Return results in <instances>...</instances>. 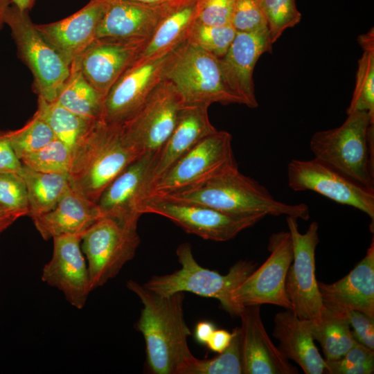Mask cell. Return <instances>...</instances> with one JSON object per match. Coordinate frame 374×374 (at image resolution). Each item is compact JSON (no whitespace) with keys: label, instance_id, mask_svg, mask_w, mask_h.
Returning a JSON list of instances; mask_svg holds the SVG:
<instances>
[{"label":"cell","instance_id":"40","mask_svg":"<svg viewBox=\"0 0 374 374\" xmlns=\"http://www.w3.org/2000/svg\"><path fill=\"white\" fill-rule=\"evenodd\" d=\"M231 26L239 33L267 31V21L260 0H235Z\"/></svg>","mask_w":374,"mask_h":374},{"label":"cell","instance_id":"9","mask_svg":"<svg viewBox=\"0 0 374 374\" xmlns=\"http://www.w3.org/2000/svg\"><path fill=\"white\" fill-rule=\"evenodd\" d=\"M235 167L238 164L232 136L217 130L200 140L155 179L145 197L166 195Z\"/></svg>","mask_w":374,"mask_h":374},{"label":"cell","instance_id":"11","mask_svg":"<svg viewBox=\"0 0 374 374\" xmlns=\"http://www.w3.org/2000/svg\"><path fill=\"white\" fill-rule=\"evenodd\" d=\"M293 247V260L286 277L285 290L292 312L301 319L319 323L325 306L315 275V251L319 242V225L312 222L305 233L297 219L287 216Z\"/></svg>","mask_w":374,"mask_h":374},{"label":"cell","instance_id":"21","mask_svg":"<svg viewBox=\"0 0 374 374\" xmlns=\"http://www.w3.org/2000/svg\"><path fill=\"white\" fill-rule=\"evenodd\" d=\"M268 30L262 33H239L221 58L220 65L229 89L250 108L258 107L253 72L255 65L264 53H271Z\"/></svg>","mask_w":374,"mask_h":374},{"label":"cell","instance_id":"23","mask_svg":"<svg viewBox=\"0 0 374 374\" xmlns=\"http://www.w3.org/2000/svg\"><path fill=\"white\" fill-rule=\"evenodd\" d=\"M326 308H347L374 317V239L365 256L344 277L331 283L318 282Z\"/></svg>","mask_w":374,"mask_h":374},{"label":"cell","instance_id":"18","mask_svg":"<svg viewBox=\"0 0 374 374\" xmlns=\"http://www.w3.org/2000/svg\"><path fill=\"white\" fill-rule=\"evenodd\" d=\"M157 153L148 152L140 156L105 188L97 202L103 217L138 224L141 215L139 204L146 195Z\"/></svg>","mask_w":374,"mask_h":374},{"label":"cell","instance_id":"33","mask_svg":"<svg viewBox=\"0 0 374 374\" xmlns=\"http://www.w3.org/2000/svg\"><path fill=\"white\" fill-rule=\"evenodd\" d=\"M229 346L218 355L199 359L193 357L179 374H242L244 373L242 332L240 327L233 330Z\"/></svg>","mask_w":374,"mask_h":374},{"label":"cell","instance_id":"38","mask_svg":"<svg viewBox=\"0 0 374 374\" xmlns=\"http://www.w3.org/2000/svg\"><path fill=\"white\" fill-rule=\"evenodd\" d=\"M0 206L17 218L28 216L27 189L19 173L0 172Z\"/></svg>","mask_w":374,"mask_h":374},{"label":"cell","instance_id":"14","mask_svg":"<svg viewBox=\"0 0 374 374\" xmlns=\"http://www.w3.org/2000/svg\"><path fill=\"white\" fill-rule=\"evenodd\" d=\"M288 186L294 191L310 190L338 204L366 213L373 222L374 190L314 158L292 159L287 164Z\"/></svg>","mask_w":374,"mask_h":374},{"label":"cell","instance_id":"26","mask_svg":"<svg viewBox=\"0 0 374 374\" xmlns=\"http://www.w3.org/2000/svg\"><path fill=\"white\" fill-rule=\"evenodd\" d=\"M273 336L279 341L283 356L295 362L306 374H322L326 361L314 344L308 320L299 319L292 311L278 313L274 318Z\"/></svg>","mask_w":374,"mask_h":374},{"label":"cell","instance_id":"8","mask_svg":"<svg viewBox=\"0 0 374 374\" xmlns=\"http://www.w3.org/2000/svg\"><path fill=\"white\" fill-rule=\"evenodd\" d=\"M137 225L104 216L82 234L91 291L115 278L134 257L141 241Z\"/></svg>","mask_w":374,"mask_h":374},{"label":"cell","instance_id":"20","mask_svg":"<svg viewBox=\"0 0 374 374\" xmlns=\"http://www.w3.org/2000/svg\"><path fill=\"white\" fill-rule=\"evenodd\" d=\"M181 1L148 5L128 0H109L98 26L96 38L148 40L162 19Z\"/></svg>","mask_w":374,"mask_h":374},{"label":"cell","instance_id":"2","mask_svg":"<svg viewBox=\"0 0 374 374\" xmlns=\"http://www.w3.org/2000/svg\"><path fill=\"white\" fill-rule=\"evenodd\" d=\"M162 197L193 203L238 215H286L308 220L305 203L290 204L276 199L264 186L235 167Z\"/></svg>","mask_w":374,"mask_h":374},{"label":"cell","instance_id":"48","mask_svg":"<svg viewBox=\"0 0 374 374\" xmlns=\"http://www.w3.org/2000/svg\"><path fill=\"white\" fill-rule=\"evenodd\" d=\"M11 4V0H0V30L6 25V15Z\"/></svg>","mask_w":374,"mask_h":374},{"label":"cell","instance_id":"25","mask_svg":"<svg viewBox=\"0 0 374 374\" xmlns=\"http://www.w3.org/2000/svg\"><path fill=\"white\" fill-rule=\"evenodd\" d=\"M103 215L97 203L71 189L49 212L33 220L43 239L69 235H82Z\"/></svg>","mask_w":374,"mask_h":374},{"label":"cell","instance_id":"45","mask_svg":"<svg viewBox=\"0 0 374 374\" xmlns=\"http://www.w3.org/2000/svg\"><path fill=\"white\" fill-rule=\"evenodd\" d=\"M215 330V326L212 322L208 321H200L195 326V338L198 343L206 345Z\"/></svg>","mask_w":374,"mask_h":374},{"label":"cell","instance_id":"1","mask_svg":"<svg viewBox=\"0 0 374 374\" xmlns=\"http://www.w3.org/2000/svg\"><path fill=\"white\" fill-rule=\"evenodd\" d=\"M127 287L143 304L135 328L145 339L149 368L156 374H179L194 357L188 345L191 332L184 317V292L161 296L133 280Z\"/></svg>","mask_w":374,"mask_h":374},{"label":"cell","instance_id":"49","mask_svg":"<svg viewBox=\"0 0 374 374\" xmlns=\"http://www.w3.org/2000/svg\"><path fill=\"white\" fill-rule=\"evenodd\" d=\"M136 3L148 4V5H160L168 3L175 0H128Z\"/></svg>","mask_w":374,"mask_h":374},{"label":"cell","instance_id":"42","mask_svg":"<svg viewBox=\"0 0 374 374\" xmlns=\"http://www.w3.org/2000/svg\"><path fill=\"white\" fill-rule=\"evenodd\" d=\"M332 309L339 310L344 313L353 328V336L357 342L374 350V317L351 309Z\"/></svg>","mask_w":374,"mask_h":374},{"label":"cell","instance_id":"31","mask_svg":"<svg viewBox=\"0 0 374 374\" xmlns=\"http://www.w3.org/2000/svg\"><path fill=\"white\" fill-rule=\"evenodd\" d=\"M35 113L49 125L55 138L71 150L72 155L97 121L78 115L56 102H46L40 98Z\"/></svg>","mask_w":374,"mask_h":374},{"label":"cell","instance_id":"36","mask_svg":"<svg viewBox=\"0 0 374 374\" xmlns=\"http://www.w3.org/2000/svg\"><path fill=\"white\" fill-rule=\"evenodd\" d=\"M260 4L267 21L268 42L272 48L285 29L300 22L301 14L296 0H260Z\"/></svg>","mask_w":374,"mask_h":374},{"label":"cell","instance_id":"4","mask_svg":"<svg viewBox=\"0 0 374 374\" xmlns=\"http://www.w3.org/2000/svg\"><path fill=\"white\" fill-rule=\"evenodd\" d=\"M310 149L314 158L374 190V119L367 112L348 113L340 126L316 132Z\"/></svg>","mask_w":374,"mask_h":374},{"label":"cell","instance_id":"12","mask_svg":"<svg viewBox=\"0 0 374 374\" xmlns=\"http://www.w3.org/2000/svg\"><path fill=\"white\" fill-rule=\"evenodd\" d=\"M184 105L173 84L163 80L142 107L121 125L125 139L141 155L157 152L173 131Z\"/></svg>","mask_w":374,"mask_h":374},{"label":"cell","instance_id":"17","mask_svg":"<svg viewBox=\"0 0 374 374\" xmlns=\"http://www.w3.org/2000/svg\"><path fill=\"white\" fill-rule=\"evenodd\" d=\"M147 42L96 38L72 63L105 98L110 89L139 57Z\"/></svg>","mask_w":374,"mask_h":374},{"label":"cell","instance_id":"35","mask_svg":"<svg viewBox=\"0 0 374 374\" xmlns=\"http://www.w3.org/2000/svg\"><path fill=\"white\" fill-rule=\"evenodd\" d=\"M72 159L71 150L56 139L42 149L23 157L20 161L23 165L37 172L69 175Z\"/></svg>","mask_w":374,"mask_h":374},{"label":"cell","instance_id":"37","mask_svg":"<svg viewBox=\"0 0 374 374\" xmlns=\"http://www.w3.org/2000/svg\"><path fill=\"white\" fill-rule=\"evenodd\" d=\"M236 33L231 25L208 26L195 22L187 40L221 58L226 54Z\"/></svg>","mask_w":374,"mask_h":374},{"label":"cell","instance_id":"16","mask_svg":"<svg viewBox=\"0 0 374 374\" xmlns=\"http://www.w3.org/2000/svg\"><path fill=\"white\" fill-rule=\"evenodd\" d=\"M80 234L57 236L51 260L44 266L42 280L61 291L66 300L80 310L91 292L87 264L82 252Z\"/></svg>","mask_w":374,"mask_h":374},{"label":"cell","instance_id":"7","mask_svg":"<svg viewBox=\"0 0 374 374\" xmlns=\"http://www.w3.org/2000/svg\"><path fill=\"white\" fill-rule=\"evenodd\" d=\"M28 13L11 4L5 24L10 29L19 58L33 75V87L38 98L55 102L69 75L70 66L41 35Z\"/></svg>","mask_w":374,"mask_h":374},{"label":"cell","instance_id":"34","mask_svg":"<svg viewBox=\"0 0 374 374\" xmlns=\"http://www.w3.org/2000/svg\"><path fill=\"white\" fill-rule=\"evenodd\" d=\"M8 135L19 160L56 139L49 125L37 113L21 128L8 130Z\"/></svg>","mask_w":374,"mask_h":374},{"label":"cell","instance_id":"44","mask_svg":"<svg viewBox=\"0 0 374 374\" xmlns=\"http://www.w3.org/2000/svg\"><path fill=\"white\" fill-rule=\"evenodd\" d=\"M233 335V332H229L225 330L215 329L208 339L206 346L211 350L220 353L229 346Z\"/></svg>","mask_w":374,"mask_h":374},{"label":"cell","instance_id":"29","mask_svg":"<svg viewBox=\"0 0 374 374\" xmlns=\"http://www.w3.org/2000/svg\"><path fill=\"white\" fill-rule=\"evenodd\" d=\"M105 100L72 63L55 102L78 115L98 121L104 118Z\"/></svg>","mask_w":374,"mask_h":374},{"label":"cell","instance_id":"6","mask_svg":"<svg viewBox=\"0 0 374 374\" xmlns=\"http://www.w3.org/2000/svg\"><path fill=\"white\" fill-rule=\"evenodd\" d=\"M165 79L176 87L185 105L242 104L226 84L220 58L187 39L172 51Z\"/></svg>","mask_w":374,"mask_h":374},{"label":"cell","instance_id":"19","mask_svg":"<svg viewBox=\"0 0 374 374\" xmlns=\"http://www.w3.org/2000/svg\"><path fill=\"white\" fill-rule=\"evenodd\" d=\"M109 0H90L61 20L35 24L44 39L70 66L96 39V30Z\"/></svg>","mask_w":374,"mask_h":374},{"label":"cell","instance_id":"28","mask_svg":"<svg viewBox=\"0 0 374 374\" xmlns=\"http://www.w3.org/2000/svg\"><path fill=\"white\" fill-rule=\"evenodd\" d=\"M19 175L26 186L28 216L32 220L54 208L71 189L68 175L37 172L23 164Z\"/></svg>","mask_w":374,"mask_h":374},{"label":"cell","instance_id":"10","mask_svg":"<svg viewBox=\"0 0 374 374\" xmlns=\"http://www.w3.org/2000/svg\"><path fill=\"white\" fill-rule=\"evenodd\" d=\"M139 213L165 217L188 233L217 242L229 240L266 215H238L201 204L170 200L159 196L142 199Z\"/></svg>","mask_w":374,"mask_h":374},{"label":"cell","instance_id":"46","mask_svg":"<svg viewBox=\"0 0 374 374\" xmlns=\"http://www.w3.org/2000/svg\"><path fill=\"white\" fill-rule=\"evenodd\" d=\"M18 218L0 206V235Z\"/></svg>","mask_w":374,"mask_h":374},{"label":"cell","instance_id":"43","mask_svg":"<svg viewBox=\"0 0 374 374\" xmlns=\"http://www.w3.org/2000/svg\"><path fill=\"white\" fill-rule=\"evenodd\" d=\"M22 163L11 145L8 130H0V172L19 173Z\"/></svg>","mask_w":374,"mask_h":374},{"label":"cell","instance_id":"39","mask_svg":"<svg viewBox=\"0 0 374 374\" xmlns=\"http://www.w3.org/2000/svg\"><path fill=\"white\" fill-rule=\"evenodd\" d=\"M374 371L373 350L356 342L340 359L326 361L328 374H371Z\"/></svg>","mask_w":374,"mask_h":374},{"label":"cell","instance_id":"22","mask_svg":"<svg viewBox=\"0 0 374 374\" xmlns=\"http://www.w3.org/2000/svg\"><path fill=\"white\" fill-rule=\"evenodd\" d=\"M244 374H296L293 366L274 346L264 327L260 305L244 306L240 312Z\"/></svg>","mask_w":374,"mask_h":374},{"label":"cell","instance_id":"5","mask_svg":"<svg viewBox=\"0 0 374 374\" xmlns=\"http://www.w3.org/2000/svg\"><path fill=\"white\" fill-rule=\"evenodd\" d=\"M181 268L171 274L154 276L143 285L150 291L169 296L177 292L193 294L218 300L222 307L231 316L239 317L242 308L233 301V291L256 269L249 260H239L226 275L201 266L195 259L191 245L181 244L176 250Z\"/></svg>","mask_w":374,"mask_h":374},{"label":"cell","instance_id":"30","mask_svg":"<svg viewBox=\"0 0 374 374\" xmlns=\"http://www.w3.org/2000/svg\"><path fill=\"white\" fill-rule=\"evenodd\" d=\"M308 323L314 339L322 348L325 361L341 358L357 342L347 318L339 310L325 307L319 323Z\"/></svg>","mask_w":374,"mask_h":374},{"label":"cell","instance_id":"13","mask_svg":"<svg viewBox=\"0 0 374 374\" xmlns=\"http://www.w3.org/2000/svg\"><path fill=\"white\" fill-rule=\"evenodd\" d=\"M267 248L268 258L233 291L232 300L240 308L272 304L292 311L285 290L287 274L293 260L289 231L271 234Z\"/></svg>","mask_w":374,"mask_h":374},{"label":"cell","instance_id":"3","mask_svg":"<svg viewBox=\"0 0 374 374\" xmlns=\"http://www.w3.org/2000/svg\"><path fill=\"white\" fill-rule=\"evenodd\" d=\"M140 156L125 139L121 125L98 120L73 154L71 188L97 203L111 181Z\"/></svg>","mask_w":374,"mask_h":374},{"label":"cell","instance_id":"27","mask_svg":"<svg viewBox=\"0 0 374 374\" xmlns=\"http://www.w3.org/2000/svg\"><path fill=\"white\" fill-rule=\"evenodd\" d=\"M197 6L198 0H182L177 5L159 22L135 61L165 55L185 42L196 22Z\"/></svg>","mask_w":374,"mask_h":374},{"label":"cell","instance_id":"47","mask_svg":"<svg viewBox=\"0 0 374 374\" xmlns=\"http://www.w3.org/2000/svg\"><path fill=\"white\" fill-rule=\"evenodd\" d=\"M37 0H11L12 5L21 11L30 12Z\"/></svg>","mask_w":374,"mask_h":374},{"label":"cell","instance_id":"24","mask_svg":"<svg viewBox=\"0 0 374 374\" xmlns=\"http://www.w3.org/2000/svg\"><path fill=\"white\" fill-rule=\"evenodd\" d=\"M208 107L206 105H184L173 131L156 154L148 190L153 181L179 157L200 140L217 131L209 120Z\"/></svg>","mask_w":374,"mask_h":374},{"label":"cell","instance_id":"41","mask_svg":"<svg viewBox=\"0 0 374 374\" xmlns=\"http://www.w3.org/2000/svg\"><path fill=\"white\" fill-rule=\"evenodd\" d=\"M235 0H198L196 23L208 26L231 25Z\"/></svg>","mask_w":374,"mask_h":374},{"label":"cell","instance_id":"32","mask_svg":"<svg viewBox=\"0 0 374 374\" xmlns=\"http://www.w3.org/2000/svg\"><path fill=\"white\" fill-rule=\"evenodd\" d=\"M363 53L358 62L356 82L347 114L367 112L374 119V31L372 28L358 37Z\"/></svg>","mask_w":374,"mask_h":374},{"label":"cell","instance_id":"15","mask_svg":"<svg viewBox=\"0 0 374 374\" xmlns=\"http://www.w3.org/2000/svg\"><path fill=\"white\" fill-rule=\"evenodd\" d=\"M173 51L147 60L135 61L122 74L105 98L106 122L121 125L142 107L157 86L165 80L166 69Z\"/></svg>","mask_w":374,"mask_h":374}]
</instances>
